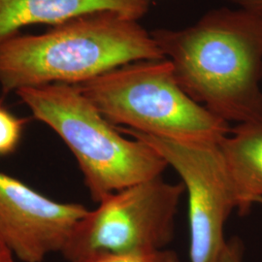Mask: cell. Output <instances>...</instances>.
I'll return each instance as SVG.
<instances>
[{
	"label": "cell",
	"mask_w": 262,
	"mask_h": 262,
	"mask_svg": "<svg viewBox=\"0 0 262 262\" xmlns=\"http://www.w3.org/2000/svg\"><path fill=\"white\" fill-rule=\"evenodd\" d=\"M77 86L117 127L205 144H220L231 130L182 89L167 58L131 62Z\"/></svg>",
	"instance_id": "obj_4"
},
{
	"label": "cell",
	"mask_w": 262,
	"mask_h": 262,
	"mask_svg": "<svg viewBox=\"0 0 262 262\" xmlns=\"http://www.w3.org/2000/svg\"><path fill=\"white\" fill-rule=\"evenodd\" d=\"M25 122L0 104V156L9 155L17 149Z\"/></svg>",
	"instance_id": "obj_10"
},
{
	"label": "cell",
	"mask_w": 262,
	"mask_h": 262,
	"mask_svg": "<svg viewBox=\"0 0 262 262\" xmlns=\"http://www.w3.org/2000/svg\"><path fill=\"white\" fill-rule=\"evenodd\" d=\"M74 262H181L176 252L163 249L156 252L130 254H96Z\"/></svg>",
	"instance_id": "obj_11"
},
{
	"label": "cell",
	"mask_w": 262,
	"mask_h": 262,
	"mask_svg": "<svg viewBox=\"0 0 262 262\" xmlns=\"http://www.w3.org/2000/svg\"><path fill=\"white\" fill-rule=\"evenodd\" d=\"M151 0H0V44L32 25L59 26L69 20L110 12L139 20Z\"/></svg>",
	"instance_id": "obj_8"
},
{
	"label": "cell",
	"mask_w": 262,
	"mask_h": 262,
	"mask_svg": "<svg viewBox=\"0 0 262 262\" xmlns=\"http://www.w3.org/2000/svg\"><path fill=\"white\" fill-rule=\"evenodd\" d=\"M150 32L197 103L228 123L262 118L261 14L221 7L187 28Z\"/></svg>",
	"instance_id": "obj_1"
},
{
	"label": "cell",
	"mask_w": 262,
	"mask_h": 262,
	"mask_svg": "<svg viewBox=\"0 0 262 262\" xmlns=\"http://www.w3.org/2000/svg\"><path fill=\"white\" fill-rule=\"evenodd\" d=\"M16 94L72 151L97 203L125 187L160 177L168 167L148 144L125 138L77 85L43 84L20 89Z\"/></svg>",
	"instance_id": "obj_3"
},
{
	"label": "cell",
	"mask_w": 262,
	"mask_h": 262,
	"mask_svg": "<svg viewBox=\"0 0 262 262\" xmlns=\"http://www.w3.org/2000/svg\"><path fill=\"white\" fill-rule=\"evenodd\" d=\"M90 210L52 200L18 179L0 173V239L24 262H42L62 251Z\"/></svg>",
	"instance_id": "obj_7"
},
{
	"label": "cell",
	"mask_w": 262,
	"mask_h": 262,
	"mask_svg": "<svg viewBox=\"0 0 262 262\" xmlns=\"http://www.w3.org/2000/svg\"><path fill=\"white\" fill-rule=\"evenodd\" d=\"M0 262H14V253L9 247L0 239Z\"/></svg>",
	"instance_id": "obj_14"
},
{
	"label": "cell",
	"mask_w": 262,
	"mask_h": 262,
	"mask_svg": "<svg viewBox=\"0 0 262 262\" xmlns=\"http://www.w3.org/2000/svg\"><path fill=\"white\" fill-rule=\"evenodd\" d=\"M240 215L262 203V118L239 123L220 142Z\"/></svg>",
	"instance_id": "obj_9"
},
{
	"label": "cell",
	"mask_w": 262,
	"mask_h": 262,
	"mask_svg": "<svg viewBox=\"0 0 262 262\" xmlns=\"http://www.w3.org/2000/svg\"><path fill=\"white\" fill-rule=\"evenodd\" d=\"M162 58L150 31L137 19L95 13L0 44V85L4 93L43 84L78 85L120 66Z\"/></svg>",
	"instance_id": "obj_2"
},
{
	"label": "cell",
	"mask_w": 262,
	"mask_h": 262,
	"mask_svg": "<svg viewBox=\"0 0 262 262\" xmlns=\"http://www.w3.org/2000/svg\"><path fill=\"white\" fill-rule=\"evenodd\" d=\"M183 183L162 177L104 198L76 225L61 253L69 262L96 254H130L166 249L175 234Z\"/></svg>",
	"instance_id": "obj_5"
},
{
	"label": "cell",
	"mask_w": 262,
	"mask_h": 262,
	"mask_svg": "<svg viewBox=\"0 0 262 262\" xmlns=\"http://www.w3.org/2000/svg\"><path fill=\"white\" fill-rule=\"evenodd\" d=\"M238 8L248 10L253 13L261 14L262 0H227Z\"/></svg>",
	"instance_id": "obj_13"
},
{
	"label": "cell",
	"mask_w": 262,
	"mask_h": 262,
	"mask_svg": "<svg viewBox=\"0 0 262 262\" xmlns=\"http://www.w3.org/2000/svg\"><path fill=\"white\" fill-rule=\"evenodd\" d=\"M148 144L179 174L187 192L190 262H219L225 225L237 208L234 186L219 144L169 140L123 127Z\"/></svg>",
	"instance_id": "obj_6"
},
{
	"label": "cell",
	"mask_w": 262,
	"mask_h": 262,
	"mask_svg": "<svg viewBox=\"0 0 262 262\" xmlns=\"http://www.w3.org/2000/svg\"><path fill=\"white\" fill-rule=\"evenodd\" d=\"M219 262H244L243 242L238 237H232L226 241Z\"/></svg>",
	"instance_id": "obj_12"
}]
</instances>
